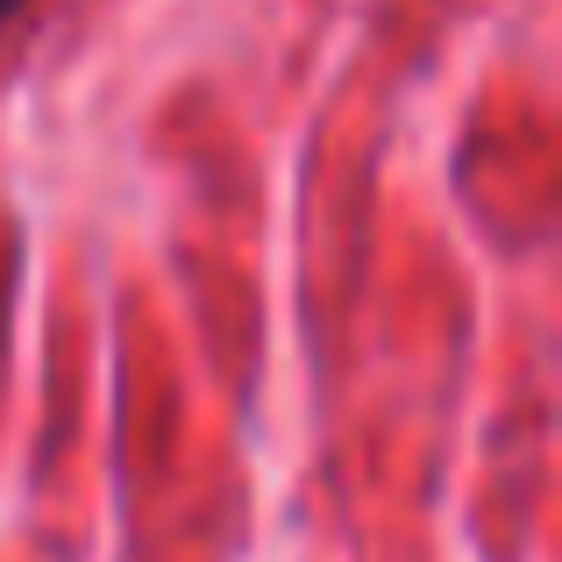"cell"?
<instances>
[{
    "label": "cell",
    "mask_w": 562,
    "mask_h": 562,
    "mask_svg": "<svg viewBox=\"0 0 562 562\" xmlns=\"http://www.w3.org/2000/svg\"><path fill=\"white\" fill-rule=\"evenodd\" d=\"M14 8H22V0H0V29H8V22H14Z\"/></svg>",
    "instance_id": "obj_1"
}]
</instances>
